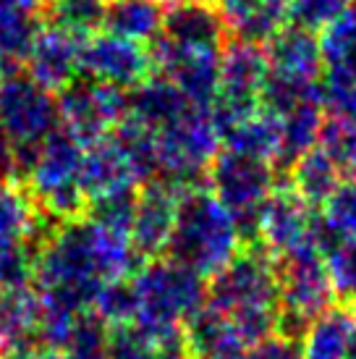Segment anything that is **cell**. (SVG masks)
Listing matches in <instances>:
<instances>
[{
    "mask_svg": "<svg viewBox=\"0 0 356 359\" xmlns=\"http://www.w3.org/2000/svg\"><path fill=\"white\" fill-rule=\"evenodd\" d=\"M207 304L236 328L238 339L254 346L278 330L280 289L275 257L262 247L241 250L207 283Z\"/></svg>",
    "mask_w": 356,
    "mask_h": 359,
    "instance_id": "1",
    "label": "cell"
},
{
    "mask_svg": "<svg viewBox=\"0 0 356 359\" xmlns=\"http://www.w3.org/2000/svg\"><path fill=\"white\" fill-rule=\"evenodd\" d=\"M137 325L168 349L184 341L191 318L207 304V278L170 257H155L131 276Z\"/></svg>",
    "mask_w": 356,
    "mask_h": 359,
    "instance_id": "2",
    "label": "cell"
},
{
    "mask_svg": "<svg viewBox=\"0 0 356 359\" xmlns=\"http://www.w3.org/2000/svg\"><path fill=\"white\" fill-rule=\"evenodd\" d=\"M241 244L244 229L238 218L207 187L181 194L176 231L165 257L197 270L205 278H212L228 262H233Z\"/></svg>",
    "mask_w": 356,
    "mask_h": 359,
    "instance_id": "3",
    "label": "cell"
},
{
    "mask_svg": "<svg viewBox=\"0 0 356 359\" xmlns=\"http://www.w3.org/2000/svg\"><path fill=\"white\" fill-rule=\"evenodd\" d=\"M81 158L84 144L66 129L53 131L42 144L19 158L27 179L24 187L55 223L87 218L89 200L81 189Z\"/></svg>",
    "mask_w": 356,
    "mask_h": 359,
    "instance_id": "4",
    "label": "cell"
},
{
    "mask_svg": "<svg viewBox=\"0 0 356 359\" xmlns=\"http://www.w3.org/2000/svg\"><path fill=\"white\" fill-rule=\"evenodd\" d=\"M223 147L212 108H191L155 134V179L181 191L207 187V170Z\"/></svg>",
    "mask_w": 356,
    "mask_h": 359,
    "instance_id": "5",
    "label": "cell"
},
{
    "mask_svg": "<svg viewBox=\"0 0 356 359\" xmlns=\"http://www.w3.org/2000/svg\"><path fill=\"white\" fill-rule=\"evenodd\" d=\"M278 289H280V315L278 336L301 341L312 320L336 304V289L327 276L325 255L317 250L294 252L275 259Z\"/></svg>",
    "mask_w": 356,
    "mask_h": 359,
    "instance_id": "6",
    "label": "cell"
},
{
    "mask_svg": "<svg viewBox=\"0 0 356 359\" xmlns=\"http://www.w3.org/2000/svg\"><path fill=\"white\" fill-rule=\"evenodd\" d=\"M254 239L267 255L278 259L304 250L325 255L336 236L327 231L320 212H315V208L291 184H286L275 187V191L259 208L254 220Z\"/></svg>",
    "mask_w": 356,
    "mask_h": 359,
    "instance_id": "7",
    "label": "cell"
},
{
    "mask_svg": "<svg viewBox=\"0 0 356 359\" xmlns=\"http://www.w3.org/2000/svg\"><path fill=\"white\" fill-rule=\"evenodd\" d=\"M0 129L16 155H27L60 129L58 95L45 90L27 71L0 79Z\"/></svg>",
    "mask_w": 356,
    "mask_h": 359,
    "instance_id": "8",
    "label": "cell"
},
{
    "mask_svg": "<svg viewBox=\"0 0 356 359\" xmlns=\"http://www.w3.org/2000/svg\"><path fill=\"white\" fill-rule=\"evenodd\" d=\"M270 79L265 45L231 37L220 53V92L212 116L220 131L262 108V92Z\"/></svg>",
    "mask_w": 356,
    "mask_h": 359,
    "instance_id": "9",
    "label": "cell"
},
{
    "mask_svg": "<svg viewBox=\"0 0 356 359\" xmlns=\"http://www.w3.org/2000/svg\"><path fill=\"white\" fill-rule=\"evenodd\" d=\"M275 187L273 163L233 150H220L207 170V189L236 215L241 229H254L259 208Z\"/></svg>",
    "mask_w": 356,
    "mask_h": 359,
    "instance_id": "10",
    "label": "cell"
},
{
    "mask_svg": "<svg viewBox=\"0 0 356 359\" xmlns=\"http://www.w3.org/2000/svg\"><path fill=\"white\" fill-rule=\"evenodd\" d=\"M58 110L60 129L74 134L81 144H89L118 129L129 110V92L92 76H79L58 92Z\"/></svg>",
    "mask_w": 356,
    "mask_h": 359,
    "instance_id": "11",
    "label": "cell"
},
{
    "mask_svg": "<svg viewBox=\"0 0 356 359\" xmlns=\"http://www.w3.org/2000/svg\"><path fill=\"white\" fill-rule=\"evenodd\" d=\"M220 53L210 48H186L160 34L149 42V55L158 76L176 87L191 105L212 108L220 92Z\"/></svg>",
    "mask_w": 356,
    "mask_h": 359,
    "instance_id": "12",
    "label": "cell"
},
{
    "mask_svg": "<svg viewBox=\"0 0 356 359\" xmlns=\"http://www.w3.org/2000/svg\"><path fill=\"white\" fill-rule=\"evenodd\" d=\"M81 74L131 92L155 76V66L149 48L113 32H100L81 45Z\"/></svg>",
    "mask_w": 356,
    "mask_h": 359,
    "instance_id": "13",
    "label": "cell"
},
{
    "mask_svg": "<svg viewBox=\"0 0 356 359\" xmlns=\"http://www.w3.org/2000/svg\"><path fill=\"white\" fill-rule=\"evenodd\" d=\"M147 184L129 150L118 142L116 134L84 144L81 158V189L89 205L118 194H134Z\"/></svg>",
    "mask_w": 356,
    "mask_h": 359,
    "instance_id": "14",
    "label": "cell"
},
{
    "mask_svg": "<svg viewBox=\"0 0 356 359\" xmlns=\"http://www.w3.org/2000/svg\"><path fill=\"white\" fill-rule=\"evenodd\" d=\"M184 191L165 181L152 179L137 191L134 218H131V239L139 257L155 259L168 255L170 239L176 231L178 205Z\"/></svg>",
    "mask_w": 356,
    "mask_h": 359,
    "instance_id": "15",
    "label": "cell"
},
{
    "mask_svg": "<svg viewBox=\"0 0 356 359\" xmlns=\"http://www.w3.org/2000/svg\"><path fill=\"white\" fill-rule=\"evenodd\" d=\"M45 302L34 283L0 289V359H29L42 349Z\"/></svg>",
    "mask_w": 356,
    "mask_h": 359,
    "instance_id": "16",
    "label": "cell"
},
{
    "mask_svg": "<svg viewBox=\"0 0 356 359\" xmlns=\"http://www.w3.org/2000/svg\"><path fill=\"white\" fill-rule=\"evenodd\" d=\"M81 45H84V40L58 29V27H42L32 42L24 69L37 84L58 95L74 79H79Z\"/></svg>",
    "mask_w": 356,
    "mask_h": 359,
    "instance_id": "17",
    "label": "cell"
},
{
    "mask_svg": "<svg viewBox=\"0 0 356 359\" xmlns=\"http://www.w3.org/2000/svg\"><path fill=\"white\" fill-rule=\"evenodd\" d=\"M270 76L294 84H320L325 76L322 45L312 32L288 24L265 45Z\"/></svg>",
    "mask_w": 356,
    "mask_h": 359,
    "instance_id": "18",
    "label": "cell"
},
{
    "mask_svg": "<svg viewBox=\"0 0 356 359\" xmlns=\"http://www.w3.org/2000/svg\"><path fill=\"white\" fill-rule=\"evenodd\" d=\"M163 34L176 45L186 48H210L223 50L228 37V24L223 11L210 0H176L165 8Z\"/></svg>",
    "mask_w": 356,
    "mask_h": 359,
    "instance_id": "19",
    "label": "cell"
},
{
    "mask_svg": "<svg viewBox=\"0 0 356 359\" xmlns=\"http://www.w3.org/2000/svg\"><path fill=\"white\" fill-rule=\"evenodd\" d=\"M55 226L60 223L42 212L24 184L16 179L0 181V239L21 241L34 250L48 239Z\"/></svg>",
    "mask_w": 356,
    "mask_h": 359,
    "instance_id": "20",
    "label": "cell"
},
{
    "mask_svg": "<svg viewBox=\"0 0 356 359\" xmlns=\"http://www.w3.org/2000/svg\"><path fill=\"white\" fill-rule=\"evenodd\" d=\"M356 339V307L348 302L330 304L307 325L299 341L301 359H351Z\"/></svg>",
    "mask_w": 356,
    "mask_h": 359,
    "instance_id": "21",
    "label": "cell"
},
{
    "mask_svg": "<svg viewBox=\"0 0 356 359\" xmlns=\"http://www.w3.org/2000/svg\"><path fill=\"white\" fill-rule=\"evenodd\" d=\"M231 37L267 45L291 24V0H231L223 6Z\"/></svg>",
    "mask_w": 356,
    "mask_h": 359,
    "instance_id": "22",
    "label": "cell"
},
{
    "mask_svg": "<svg viewBox=\"0 0 356 359\" xmlns=\"http://www.w3.org/2000/svg\"><path fill=\"white\" fill-rule=\"evenodd\" d=\"M191 102L170 84L165 76H149L144 84H139L137 90L129 92V110L126 118L142 123L149 131H163L170 126L176 118H181Z\"/></svg>",
    "mask_w": 356,
    "mask_h": 359,
    "instance_id": "23",
    "label": "cell"
},
{
    "mask_svg": "<svg viewBox=\"0 0 356 359\" xmlns=\"http://www.w3.org/2000/svg\"><path fill=\"white\" fill-rule=\"evenodd\" d=\"M223 147L249 158L267 160L275 165L278 160H283V129L280 118L270 110L259 108L254 113L244 116L241 121L231 123L223 131Z\"/></svg>",
    "mask_w": 356,
    "mask_h": 359,
    "instance_id": "24",
    "label": "cell"
},
{
    "mask_svg": "<svg viewBox=\"0 0 356 359\" xmlns=\"http://www.w3.org/2000/svg\"><path fill=\"white\" fill-rule=\"evenodd\" d=\"M346 181L343 170L338 168V163L327 155L322 147L304 152L301 158L291 163V187L312 205V208H322L336 189Z\"/></svg>",
    "mask_w": 356,
    "mask_h": 359,
    "instance_id": "25",
    "label": "cell"
},
{
    "mask_svg": "<svg viewBox=\"0 0 356 359\" xmlns=\"http://www.w3.org/2000/svg\"><path fill=\"white\" fill-rule=\"evenodd\" d=\"M165 8L158 0H118L110 3L105 29L131 42L149 45L163 34Z\"/></svg>",
    "mask_w": 356,
    "mask_h": 359,
    "instance_id": "26",
    "label": "cell"
},
{
    "mask_svg": "<svg viewBox=\"0 0 356 359\" xmlns=\"http://www.w3.org/2000/svg\"><path fill=\"white\" fill-rule=\"evenodd\" d=\"M278 118H280V129H283V163H294L304 152L315 150L320 144V134H322V123H325L322 95L299 102L296 108H291Z\"/></svg>",
    "mask_w": 356,
    "mask_h": 359,
    "instance_id": "27",
    "label": "cell"
},
{
    "mask_svg": "<svg viewBox=\"0 0 356 359\" xmlns=\"http://www.w3.org/2000/svg\"><path fill=\"white\" fill-rule=\"evenodd\" d=\"M110 0H50L45 16L50 27L69 32L79 40H89L105 29Z\"/></svg>",
    "mask_w": 356,
    "mask_h": 359,
    "instance_id": "28",
    "label": "cell"
},
{
    "mask_svg": "<svg viewBox=\"0 0 356 359\" xmlns=\"http://www.w3.org/2000/svg\"><path fill=\"white\" fill-rule=\"evenodd\" d=\"M320 45L325 60V76L356 81V8L322 32Z\"/></svg>",
    "mask_w": 356,
    "mask_h": 359,
    "instance_id": "29",
    "label": "cell"
},
{
    "mask_svg": "<svg viewBox=\"0 0 356 359\" xmlns=\"http://www.w3.org/2000/svg\"><path fill=\"white\" fill-rule=\"evenodd\" d=\"M108 333L110 328L92 309L79 312V318L74 320L60 351L69 359H105V354H108Z\"/></svg>",
    "mask_w": 356,
    "mask_h": 359,
    "instance_id": "30",
    "label": "cell"
},
{
    "mask_svg": "<svg viewBox=\"0 0 356 359\" xmlns=\"http://www.w3.org/2000/svg\"><path fill=\"white\" fill-rule=\"evenodd\" d=\"M92 312H95L108 328H118V325L137 323V294H134L131 278L102 283V289L97 291V297L92 302Z\"/></svg>",
    "mask_w": 356,
    "mask_h": 359,
    "instance_id": "31",
    "label": "cell"
},
{
    "mask_svg": "<svg viewBox=\"0 0 356 359\" xmlns=\"http://www.w3.org/2000/svg\"><path fill=\"white\" fill-rule=\"evenodd\" d=\"M325 268L336 297L356 304V236L336 239L325 252Z\"/></svg>",
    "mask_w": 356,
    "mask_h": 359,
    "instance_id": "32",
    "label": "cell"
},
{
    "mask_svg": "<svg viewBox=\"0 0 356 359\" xmlns=\"http://www.w3.org/2000/svg\"><path fill=\"white\" fill-rule=\"evenodd\" d=\"M163 351L165 346L155 336H149L137 323H129L110 328L105 359H163Z\"/></svg>",
    "mask_w": 356,
    "mask_h": 359,
    "instance_id": "33",
    "label": "cell"
},
{
    "mask_svg": "<svg viewBox=\"0 0 356 359\" xmlns=\"http://www.w3.org/2000/svg\"><path fill=\"white\" fill-rule=\"evenodd\" d=\"M317 147H322L336 160L346 179H356V129L351 123L325 113V123H322V134H320Z\"/></svg>",
    "mask_w": 356,
    "mask_h": 359,
    "instance_id": "34",
    "label": "cell"
},
{
    "mask_svg": "<svg viewBox=\"0 0 356 359\" xmlns=\"http://www.w3.org/2000/svg\"><path fill=\"white\" fill-rule=\"evenodd\" d=\"M348 11H354V0H291V24L317 34L330 29Z\"/></svg>",
    "mask_w": 356,
    "mask_h": 359,
    "instance_id": "35",
    "label": "cell"
},
{
    "mask_svg": "<svg viewBox=\"0 0 356 359\" xmlns=\"http://www.w3.org/2000/svg\"><path fill=\"white\" fill-rule=\"evenodd\" d=\"M320 218L336 239L356 236V179H346L338 187L336 194L322 205Z\"/></svg>",
    "mask_w": 356,
    "mask_h": 359,
    "instance_id": "36",
    "label": "cell"
},
{
    "mask_svg": "<svg viewBox=\"0 0 356 359\" xmlns=\"http://www.w3.org/2000/svg\"><path fill=\"white\" fill-rule=\"evenodd\" d=\"M34 270V250L21 241L0 239V289L32 283Z\"/></svg>",
    "mask_w": 356,
    "mask_h": 359,
    "instance_id": "37",
    "label": "cell"
},
{
    "mask_svg": "<svg viewBox=\"0 0 356 359\" xmlns=\"http://www.w3.org/2000/svg\"><path fill=\"white\" fill-rule=\"evenodd\" d=\"M322 105L327 116L343 118L356 129V81L322 76Z\"/></svg>",
    "mask_w": 356,
    "mask_h": 359,
    "instance_id": "38",
    "label": "cell"
},
{
    "mask_svg": "<svg viewBox=\"0 0 356 359\" xmlns=\"http://www.w3.org/2000/svg\"><path fill=\"white\" fill-rule=\"evenodd\" d=\"M247 359H301V346H299V341L273 333L265 341L249 346Z\"/></svg>",
    "mask_w": 356,
    "mask_h": 359,
    "instance_id": "39",
    "label": "cell"
},
{
    "mask_svg": "<svg viewBox=\"0 0 356 359\" xmlns=\"http://www.w3.org/2000/svg\"><path fill=\"white\" fill-rule=\"evenodd\" d=\"M16 170H19L16 147L11 144V140L6 137V131L0 129V181L16 179Z\"/></svg>",
    "mask_w": 356,
    "mask_h": 359,
    "instance_id": "40",
    "label": "cell"
},
{
    "mask_svg": "<svg viewBox=\"0 0 356 359\" xmlns=\"http://www.w3.org/2000/svg\"><path fill=\"white\" fill-rule=\"evenodd\" d=\"M50 0H0V8L16 11V13H27V16H34L40 19L42 13L48 11Z\"/></svg>",
    "mask_w": 356,
    "mask_h": 359,
    "instance_id": "41",
    "label": "cell"
},
{
    "mask_svg": "<svg viewBox=\"0 0 356 359\" xmlns=\"http://www.w3.org/2000/svg\"><path fill=\"white\" fill-rule=\"evenodd\" d=\"M163 359H194V354L186 349V344L181 341L176 346H168V349L163 351Z\"/></svg>",
    "mask_w": 356,
    "mask_h": 359,
    "instance_id": "42",
    "label": "cell"
},
{
    "mask_svg": "<svg viewBox=\"0 0 356 359\" xmlns=\"http://www.w3.org/2000/svg\"><path fill=\"white\" fill-rule=\"evenodd\" d=\"M210 3H215L218 8H223V6H226V3H231V0H210Z\"/></svg>",
    "mask_w": 356,
    "mask_h": 359,
    "instance_id": "43",
    "label": "cell"
},
{
    "mask_svg": "<svg viewBox=\"0 0 356 359\" xmlns=\"http://www.w3.org/2000/svg\"><path fill=\"white\" fill-rule=\"evenodd\" d=\"M356 307V304H354ZM351 359H356V339H354V349H351Z\"/></svg>",
    "mask_w": 356,
    "mask_h": 359,
    "instance_id": "44",
    "label": "cell"
},
{
    "mask_svg": "<svg viewBox=\"0 0 356 359\" xmlns=\"http://www.w3.org/2000/svg\"><path fill=\"white\" fill-rule=\"evenodd\" d=\"M110 3H118V0H110Z\"/></svg>",
    "mask_w": 356,
    "mask_h": 359,
    "instance_id": "45",
    "label": "cell"
}]
</instances>
